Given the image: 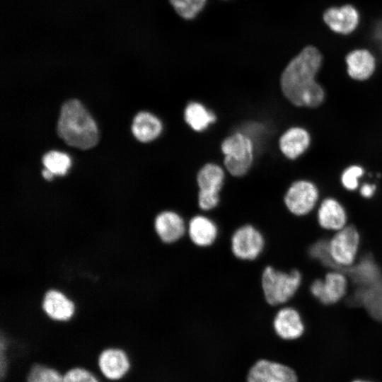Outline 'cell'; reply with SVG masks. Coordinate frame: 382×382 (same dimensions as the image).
Instances as JSON below:
<instances>
[{
	"label": "cell",
	"mask_w": 382,
	"mask_h": 382,
	"mask_svg": "<svg viewBox=\"0 0 382 382\" xmlns=\"http://www.w3.org/2000/svg\"><path fill=\"white\" fill-rule=\"evenodd\" d=\"M26 382H63V374L52 366L37 363L29 370Z\"/></svg>",
	"instance_id": "23"
},
{
	"label": "cell",
	"mask_w": 382,
	"mask_h": 382,
	"mask_svg": "<svg viewBox=\"0 0 382 382\" xmlns=\"http://www.w3.org/2000/svg\"><path fill=\"white\" fill-rule=\"evenodd\" d=\"M293 368L283 362L266 358L257 359L249 369L246 382H298Z\"/></svg>",
	"instance_id": "11"
},
{
	"label": "cell",
	"mask_w": 382,
	"mask_h": 382,
	"mask_svg": "<svg viewBox=\"0 0 382 382\" xmlns=\"http://www.w3.org/2000/svg\"><path fill=\"white\" fill-rule=\"evenodd\" d=\"M311 141L310 132L304 127L296 126L282 134L279 139V147L286 158L295 160L308 149Z\"/></svg>",
	"instance_id": "17"
},
{
	"label": "cell",
	"mask_w": 382,
	"mask_h": 382,
	"mask_svg": "<svg viewBox=\"0 0 382 382\" xmlns=\"http://www.w3.org/2000/svg\"><path fill=\"white\" fill-rule=\"evenodd\" d=\"M316 220L320 228L334 233L348 224V215L337 199L327 197L318 205Z\"/></svg>",
	"instance_id": "15"
},
{
	"label": "cell",
	"mask_w": 382,
	"mask_h": 382,
	"mask_svg": "<svg viewBox=\"0 0 382 382\" xmlns=\"http://www.w3.org/2000/svg\"><path fill=\"white\" fill-rule=\"evenodd\" d=\"M224 177L221 168L213 163L206 164L198 172V205L202 210H211L219 204Z\"/></svg>",
	"instance_id": "9"
},
{
	"label": "cell",
	"mask_w": 382,
	"mask_h": 382,
	"mask_svg": "<svg viewBox=\"0 0 382 382\" xmlns=\"http://www.w3.org/2000/svg\"><path fill=\"white\" fill-rule=\"evenodd\" d=\"M320 197L318 186L306 179L294 181L284 196L287 210L296 216H305L317 207Z\"/></svg>",
	"instance_id": "7"
},
{
	"label": "cell",
	"mask_w": 382,
	"mask_h": 382,
	"mask_svg": "<svg viewBox=\"0 0 382 382\" xmlns=\"http://www.w3.org/2000/svg\"><path fill=\"white\" fill-rule=\"evenodd\" d=\"M349 281L340 270L328 271L323 278L314 279L310 284L312 296L324 306H332L342 301L347 294Z\"/></svg>",
	"instance_id": "6"
},
{
	"label": "cell",
	"mask_w": 382,
	"mask_h": 382,
	"mask_svg": "<svg viewBox=\"0 0 382 382\" xmlns=\"http://www.w3.org/2000/svg\"><path fill=\"white\" fill-rule=\"evenodd\" d=\"M131 129L138 141L146 143L158 137L162 131V124L154 115L141 111L134 116Z\"/></svg>",
	"instance_id": "20"
},
{
	"label": "cell",
	"mask_w": 382,
	"mask_h": 382,
	"mask_svg": "<svg viewBox=\"0 0 382 382\" xmlns=\"http://www.w3.org/2000/svg\"><path fill=\"white\" fill-rule=\"evenodd\" d=\"M352 382H371V381H364V380H355V381H353Z\"/></svg>",
	"instance_id": "29"
},
{
	"label": "cell",
	"mask_w": 382,
	"mask_h": 382,
	"mask_svg": "<svg viewBox=\"0 0 382 382\" xmlns=\"http://www.w3.org/2000/svg\"><path fill=\"white\" fill-rule=\"evenodd\" d=\"M187 233L189 239L195 246L201 248H209L216 241L219 228L210 218L197 214L188 221Z\"/></svg>",
	"instance_id": "18"
},
{
	"label": "cell",
	"mask_w": 382,
	"mask_h": 382,
	"mask_svg": "<svg viewBox=\"0 0 382 382\" xmlns=\"http://www.w3.org/2000/svg\"><path fill=\"white\" fill-rule=\"evenodd\" d=\"M63 382H103L100 376L81 366L73 367L63 374Z\"/></svg>",
	"instance_id": "26"
},
{
	"label": "cell",
	"mask_w": 382,
	"mask_h": 382,
	"mask_svg": "<svg viewBox=\"0 0 382 382\" xmlns=\"http://www.w3.org/2000/svg\"><path fill=\"white\" fill-rule=\"evenodd\" d=\"M376 191L375 184L364 183L359 188V194L361 197L365 199L372 198Z\"/></svg>",
	"instance_id": "27"
},
{
	"label": "cell",
	"mask_w": 382,
	"mask_h": 382,
	"mask_svg": "<svg viewBox=\"0 0 382 382\" xmlns=\"http://www.w3.org/2000/svg\"><path fill=\"white\" fill-rule=\"evenodd\" d=\"M272 328L281 340L293 341L301 338L306 325L300 312L293 306L281 307L272 319Z\"/></svg>",
	"instance_id": "13"
},
{
	"label": "cell",
	"mask_w": 382,
	"mask_h": 382,
	"mask_svg": "<svg viewBox=\"0 0 382 382\" xmlns=\"http://www.w3.org/2000/svg\"><path fill=\"white\" fill-rule=\"evenodd\" d=\"M302 281V274L296 268L286 272L272 265L265 266L260 277V286L265 301L272 306L286 304L296 294Z\"/></svg>",
	"instance_id": "3"
},
{
	"label": "cell",
	"mask_w": 382,
	"mask_h": 382,
	"mask_svg": "<svg viewBox=\"0 0 382 382\" xmlns=\"http://www.w3.org/2000/svg\"><path fill=\"white\" fill-rule=\"evenodd\" d=\"M128 353L118 347H109L101 351L98 358V375L109 381L122 379L130 371Z\"/></svg>",
	"instance_id": "12"
},
{
	"label": "cell",
	"mask_w": 382,
	"mask_h": 382,
	"mask_svg": "<svg viewBox=\"0 0 382 382\" xmlns=\"http://www.w3.org/2000/svg\"><path fill=\"white\" fill-rule=\"evenodd\" d=\"M207 0H169L176 13L183 18L191 20L204 8Z\"/></svg>",
	"instance_id": "24"
},
{
	"label": "cell",
	"mask_w": 382,
	"mask_h": 382,
	"mask_svg": "<svg viewBox=\"0 0 382 382\" xmlns=\"http://www.w3.org/2000/svg\"><path fill=\"white\" fill-rule=\"evenodd\" d=\"M231 251L238 260L253 261L262 254L265 240L255 226L246 224L237 228L231 237Z\"/></svg>",
	"instance_id": "8"
},
{
	"label": "cell",
	"mask_w": 382,
	"mask_h": 382,
	"mask_svg": "<svg viewBox=\"0 0 382 382\" xmlns=\"http://www.w3.org/2000/svg\"><path fill=\"white\" fill-rule=\"evenodd\" d=\"M322 19L331 32L346 36L357 30L360 24L361 15L354 5L347 3L328 7L323 12Z\"/></svg>",
	"instance_id": "10"
},
{
	"label": "cell",
	"mask_w": 382,
	"mask_h": 382,
	"mask_svg": "<svg viewBox=\"0 0 382 382\" xmlns=\"http://www.w3.org/2000/svg\"><path fill=\"white\" fill-rule=\"evenodd\" d=\"M221 151L225 155V167L232 175L246 173L253 161V144L249 137L236 133L222 142Z\"/></svg>",
	"instance_id": "5"
},
{
	"label": "cell",
	"mask_w": 382,
	"mask_h": 382,
	"mask_svg": "<svg viewBox=\"0 0 382 382\" xmlns=\"http://www.w3.org/2000/svg\"><path fill=\"white\" fill-rule=\"evenodd\" d=\"M323 64L321 51L313 45L303 47L288 62L280 76V87L292 105L313 109L325 102V91L317 80Z\"/></svg>",
	"instance_id": "1"
},
{
	"label": "cell",
	"mask_w": 382,
	"mask_h": 382,
	"mask_svg": "<svg viewBox=\"0 0 382 382\" xmlns=\"http://www.w3.org/2000/svg\"><path fill=\"white\" fill-rule=\"evenodd\" d=\"M42 163L45 168L52 173L54 176H63L71 167V161L67 154L52 150L42 156Z\"/></svg>",
	"instance_id": "22"
},
{
	"label": "cell",
	"mask_w": 382,
	"mask_h": 382,
	"mask_svg": "<svg viewBox=\"0 0 382 382\" xmlns=\"http://www.w3.org/2000/svg\"><path fill=\"white\" fill-rule=\"evenodd\" d=\"M57 132L68 146L88 150L98 141L97 125L85 106L77 99H70L60 108Z\"/></svg>",
	"instance_id": "2"
},
{
	"label": "cell",
	"mask_w": 382,
	"mask_h": 382,
	"mask_svg": "<svg viewBox=\"0 0 382 382\" xmlns=\"http://www.w3.org/2000/svg\"><path fill=\"white\" fill-rule=\"evenodd\" d=\"M41 174H42V178L45 180H48V181H51L54 176V175L52 173H51L50 170L45 168H44L42 170Z\"/></svg>",
	"instance_id": "28"
},
{
	"label": "cell",
	"mask_w": 382,
	"mask_h": 382,
	"mask_svg": "<svg viewBox=\"0 0 382 382\" xmlns=\"http://www.w3.org/2000/svg\"><path fill=\"white\" fill-rule=\"evenodd\" d=\"M154 228L159 239L166 244H173L183 238L187 232L184 219L177 212L166 210L156 215Z\"/></svg>",
	"instance_id": "16"
},
{
	"label": "cell",
	"mask_w": 382,
	"mask_h": 382,
	"mask_svg": "<svg viewBox=\"0 0 382 382\" xmlns=\"http://www.w3.org/2000/svg\"><path fill=\"white\" fill-rule=\"evenodd\" d=\"M43 311L50 318L56 321H68L75 311L73 301L62 292L51 289L45 294L42 304Z\"/></svg>",
	"instance_id": "19"
},
{
	"label": "cell",
	"mask_w": 382,
	"mask_h": 382,
	"mask_svg": "<svg viewBox=\"0 0 382 382\" xmlns=\"http://www.w3.org/2000/svg\"><path fill=\"white\" fill-rule=\"evenodd\" d=\"M364 168L357 164L350 165L344 169L340 175V183L347 191H354L359 187V178L364 174Z\"/></svg>",
	"instance_id": "25"
},
{
	"label": "cell",
	"mask_w": 382,
	"mask_h": 382,
	"mask_svg": "<svg viewBox=\"0 0 382 382\" xmlns=\"http://www.w3.org/2000/svg\"><path fill=\"white\" fill-rule=\"evenodd\" d=\"M346 72L356 81H365L371 79L376 69V59L367 48L357 47L350 50L345 57Z\"/></svg>",
	"instance_id": "14"
},
{
	"label": "cell",
	"mask_w": 382,
	"mask_h": 382,
	"mask_svg": "<svg viewBox=\"0 0 382 382\" xmlns=\"http://www.w3.org/2000/svg\"><path fill=\"white\" fill-rule=\"evenodd\" d=\"M361 241V233L354 224H348L334 232L327 241L330 262L342 268L352 267L356 262Z\"/></svg>",
	"instance_id": "4"
},
{
	"label": "cell",
	"mask_w": 382,
	"mask_h": 382,
	"mask_svg": "<svg viewBox=\"0 0 382 382\" xmlns=\"http://www.w3.org/2000/svg\"><path fill=\"white\" fill-rule=\"evenodd\" d=\"M185 120L194 130L202 131L216 120V116L202 104L192 102L185 108Z\"/></svg>",
	"instance_id": "21"
}]
</instances>
